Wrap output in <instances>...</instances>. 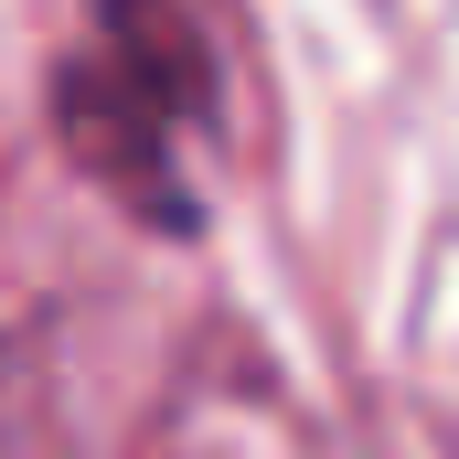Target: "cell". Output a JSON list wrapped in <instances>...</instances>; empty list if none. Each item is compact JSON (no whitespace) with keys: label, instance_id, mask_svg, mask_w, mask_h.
<instances>
[{"label":"cell","instance_id":"cell-1","mask_svg":"<svg viewBox=\"0 0 459 459\" xmlns=\"http://www.w3.org/2000/svg\"><path fill=\"white\" fill-rule=\"evenodd\" d=\"M214 117V54L193 32L182 0H97L86 54H65L54 75V128L86 160V182H108L139 225L193 235V182H182V128Z\"/></svg>","mask_w":459,"mask_h":459}]
</instances>
